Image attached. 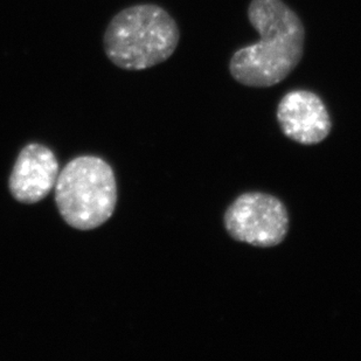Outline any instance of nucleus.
Here are the masks:
<instances>
[{
	"mask_svg": "<svg viewBox=\"0 0 361 361\" xmlns=\"http://www.w3.org/2000/svg\"><path fill=\"white\" fill-rule=\"evenodd\" d=\"M248 19L259 41L234 53L229 72L241 85L269 88L286 79L303 58L305 28L283 0H252Z\"/></svg>",
	"mask_w": 361,
	"mask_h": 361,
	"instance_id": "nucleus-1",
	"label": "nucleus"
},
{
	"mask_svg": "<svg viewBox=\"0 0 361 361\" xmlns=\"http://www.w3.org/2000/svg\"><path fill=\"white\" fill-rule=\"evenodd\" d=\"M180 40L177 23L163 7L140 4L126 7L110 20L103 48L113 65L144 71L171 58Z\"/></svg>",
	"mask_w": 361,
	"mask_h": 361,
	"instance_id": "nucleus-2",
	"label": "nucleus"
},
{
	"mask_svg": "<svg viewBox=\"0 0 361 361\" xmlns=\"http://www.w3.org/2000/svg\"><path fill=\"white\" fill-rule=\"evenodd\" d=\"M55 200L69 226L81 231L97 228L116 207V179L111 167L101 158H76L59 173Z\"/></svg>",
	"mask_w": 361,
	"mask_h": 361,
	"instance_id": "nucleus-3",
	"label": "nucleus"
},
{
	"mask_svg": "<svg viewBox=\"0 0 361 361\" xmlns=\"http://www.w3.org/2000/svg\"><path fill=\"white\" fill-rule=\"evenodd\" d=\"M224 224L233 240L257 248H271L286 240L289 214L286 204L276 197L248 192L229 204Z\"/></svg>",
	"mask_w": 361,
	"mask_h": 361,
	"instance_id": "nucleus-4",
	"label": "nucleus"
},
{
	"mask_svg": "<svg viewBox=\"0 0 361 361\" xmlns=\"http://www.w3.org/2000/svg\"><path fill=\"white\" fill-rule=\"evenodd\" d=\"M276 116L284 136L302 145L322 143L332 130L326 106L310 90L297 89L283 96Z\"/></svg>",
	"mask_w": 361,
	"mask_h": 361,
	"instance_id": "nucleus-5",
	"label": "nucleus"
},
{
	"mask_svg": "<svg viewBox=\"0 0 361 361\" xmlns=\"http://www.w3.org/2000/svg\"><path fill=\"white\" fill-rule=\"evenodd\" d=\"M59 164L49 149L31 144L21 151L10 178L11 193L24 204H35L55 188Z\"/></svg>",
	"mask_w": 361,
	"mask_h": 361,
	"instance_id": "nucleus-6",
	"label": "nucleus"
}]
</instances>
